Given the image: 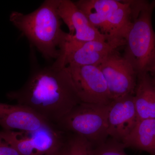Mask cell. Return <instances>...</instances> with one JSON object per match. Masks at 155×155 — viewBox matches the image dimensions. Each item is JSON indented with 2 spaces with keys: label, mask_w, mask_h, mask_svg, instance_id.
Instances as JSON below:
<instances>
[{
  "label": "cell",
  "mask_w": 155,
  "mask_h": 155,
  "mask_svg": "<svg viewBox=\"0 0 155 155\" xmlns=\"http://www.w3.org/2000/svg\"><path fill=\"white\" fill-rule=\"evenodd\" d=\"M117 50L97 66L105 78L112 100L127 95H134L137 81L135 69Z\"/></svg>",
  "instance_id": "ba28073f"
},
{
  "label": "cell",
  "mask_w": 155,
  "mask_h": 155,
  "mask_svg": "<svg viewBox=\"0 0 155 155\" xmlns=\"http://www.w3.org/2000/svg\"><path fill=\"white\" fill-rule=\"evenodd\" d=\"M81 102L108 105L112 100L105 78L96 66H67Z\"/></svg>",
  "instance_id": "52a82bcc"
},
{
  "label": "cell",
  "mask_w": 155,
  "mask_h": 155,
  "mask_svg": "<svg viewBox=\"0 0 155 155\" xmlns=\"http://www.w3.org/2000/svg\"><path fill=\"white\" fill-rule=\"evenodd\" d=\"M53 125L25 106L0 103V126L3 130L31 131Z\"/></svg>",
  "instance_id": "8fae6325"
},
{
  "label": "cell",
  "mask_w": 155,
  "mask_h": 155,
  "mask_svg": "<svg viewBox=\"0 0 155 155\" xmlns=\"http://www.w3.org/2000/svg\"><path fill=\"white\" fill-rule=\"evenodd\" d=\"M93 148L91 143L83 137L65 132L60 151L61 155H93Z\"/></svg>",
  "instance_id": "5bb4252c"
},
{
  "label": "cell",
  "mask_w": 155,
  "mask_h": 155,
  "mask_svg": "<svg viewBox=\"0 0 155 155\" xmlns=\"http://www.w3.org/2000/svg\"><path fill=\"white\" fill-rule=\"evenodd\" d=\"M58 12L69 29V34L80 41H108L91 23L84 13L70 0H60Z\"/></svg>",
  "instance_id": "30bf717a"
},
{
  "label": "cell",
  "mask_w": 155,
  "mask_h": 155,
  "mask_svg": "<svg viewBox=\"0 0 155 155\" xmlns=\"http://www.w3.org/2000/svg\"><path fill=\"white\" fill-rule=\"evenodd\" d=\"M155 59V54L153 58V59Z\"/></svg>",
  "instance_id": "ffe728a7"
},
{
  "label": "cell",
  "mask_w": 155,
  "mask_h": 155,
  "mask_svg": "<svg viewBox=\"0 0 155 155\" xmlns=\"http://www.w3.org/2000/svg\"><path fill=\"white\" fill-rule=\"evenodd\" d=\"M131 22L125 35L123 54L137 75L148 72L155 54V32L152 17L155 0L129 1Z\"/></svg>",
  "instance_id": "3957f363"
},
{
  "label": "cell",
  "mask_w": 155,
  "mask_h": 155,
  "mask_svg": "<svg viewBox=\"0 0 155 155\" xmlns=\"http://www.w3.org/2000/svg\"><path fill=\"white\" fill-rule=\"evenodd\" d=\"M125 149L122 142L108 137L106 141L94 147L93 155H127Z\"/></svg>",
  "instance_id": "2e32d148"
},
{
  "label": "cell",
  "mask_w": 155,
  "mask_h": 155,
  "mask_svg": "<svg viewBox=\"0 0 155 155\" xmlns=\"http://www.w3.org/2000/svg\"><path fill=\"white\" fill-rule=\"evenodd\" d=\"M110 104L81 102L56 124L66 132L83 137L94 147L109 137L108 115Z\"/></svg>",
  "instance_id": "5b68a950"
},
{
  "label": "cell",
  "mask_w": 155,
  "mask_h": 155,
  "mask_svg": "<svg viewBox=\"0 0 155 155\" xmlns=\"http://www.w3.org/2000/svg\"><path fill=\"white\" fill-rule=\"evenodd\" d=\"M0 155H20L13 147L0 136Z\"/></svg>",
  "instance_id": "e0dca14e"
},
{
  "label": "cell",
  "mask_w": 155,
  "mask_h": 155,
  "mask_svg": "<svg viewBox=\"0 0 155 155\" xmlns=\"http://www.w3.org/2000/svg\"><path fill=\"white\" fill-rule=\"evenodd\" d=\"M60 0H46L31 13L13 11L10 20L46 60L58 58L68 33L61 28L58 12Z\"/></svg>",
  "instance_id": "7a4b0ae2"
},
{
  "label": "cell",
  "mask_w": 155,
  "mask_h": 155,
  "mask_svg": "<svg viewBox=\"0 0 155 155\" xmlns=\"http://www.w3.org/2000/svg\"><path fill=\"white\" fill-rule=\"evenodd\" d=\"M148 72L150 73L155 81V59H153L150 64L148 69Z\"/></svg>",
  "instance_id": "ac0fdd59"
},
{
  "label": "cell",
  "mask_w": 155,
  "mask_h": 155,
  "mask_svg": "<svg viewBox=\"0 0 155 155\" xmlns=\"http://www.w3.org/2000/svg\"><path fill=\"white\" fill-rule=\"evenodd\" d=\"M31 46V69L25 83L7 94L9 99L25 106L56 125L81 102L67 67L39 65Z\"/></svg>",
  "instance_id": "6da1fadb"
},
{
  "label": "cell",
  "mask_w": 155,
  "mask_h": 155,
  "mask_svg": "<svg viewBox=\"0 0 155 155\" xmlns=\"http://www.w3.org/2000/svg\"><path fill=\"white\" fill-rule=\"evenodd\" d=\"M134 99L138 122L155 119V81L149 72L137 75Z\"/></svg>",
  "instance_id": "7c38bea8"
},
{
  "label": "cell",
  "mask_w": 155,
  "mask_h": 155,
  "mask_svg": "<svg viewBox=\"0 0 155 155\" xmlns=\"http://www.w3.org/2000/svg\"><path fill=\"white\" fill-rule=\"evenodd\" d=\"M125 45V40L80 41L68 33L59 49V56L53 64L60 68L70 65L97 66L110 54Z\"/></svg>",
  "instance_id": "8992f818"
},
{
  "label": "cell",
  "mask_w": 155,
  "mask_h": 155,
  "mask_svg": "<svg viewBox=\"0 0 155 155\" xmlns=\"http://www.w3.org/2000/svg\"><path fill=\"white\" fill-rule=\"evenodd\" d=\"M45 155H61V152H60V149L54 151L47 154Z\"/></svg>",
  "instance_id": "d6986e66"
},
{
  "label": "cell",
  "mask_w": 155,
  "mask_h": 155,
  "mask_svg": "<svg viewBox=\"0 0 155 155\" xmlns=\"http://www.w3.org/2000/svg\"><path fill=\"white\" fill-rule=\"evenodd\" d=\"M75 3L108 41L125 40L131 22L129 1L80 0Z\"/></svg>",
  "instance_id": "277c9868"
},
{
  "label": "cell",
  "mask_w": 155,
  "mask_h": 155,
  "mask_svg": "<svg viewBox=\"0 0 155 155\" xmlns=\"http://www.w3.org/2000/svg\"><path fill=\"white\" fill-rule=\"evenodd\" d=\"M0 136L18 152L20 155H35L29 131L4 130Z\"/></svg>",
  "instance_id": "9a60e30c"
},
{
  "label": "cell",
  "mask_w": 155,
  "mask_h": 155,
  "mask_svg": "<svg viewBox=\"0 0 155 155\" xmlns=\"http://www.w3.org/2000/svg\"><path fill=\"white\" fill-rule=\"evenodd\" d=\"M122 143L125 148H130L155 155V119L139 121Z\"/></svg>",
  "instance_id": "4fadbf2b"
},
{
  "label": "cell",
  "mask_w": 155,
  "mask_h": 155,
  "mask_svg": "<svg viewBox=\"0 0 155 155\" xmlns=\"http://www.w3.org/2000/svg\"><path fill=\"white\" fill-rule=\"evenodd\" d=\"M137 122L134 95H127L112 101L108 115L109 137L122 143Z\"/></svg>",
  "instance_id": "9c48e42d"
}]
</instances>
